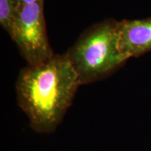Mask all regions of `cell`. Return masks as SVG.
Listing matches in <instances>:
<instances>
[{
    "mask_svg": "<svg viewBox=\"0 0 151 151\" xmlns=\"http://www.w3.org/2000/svg\"><path fill=\"white\" fill-rule=\"evenodd\" d=\"M78 76L65 55H54L19 73L16 84L18 106L31 129L49 134L55 131L71 106L78 86Z\"/></svg>",
    "mask_w": 151,
    "mask_h": 151,
    "instance_id": "cell-1",
    "label": "cell"
},
{
    "mask_svg": "<svg viewBox=\"0 0 151 151\" xmlns=\"http://www.w3.org/2000/svg\"><path fill=\"white\" fill-rule=\"evenodd\" d=\"M119 22L106 20L94 24L79 37L66 55L81 85L103 78L129 60L118 46Z\"/></svg>",
    "mask_w": 151,
    "mask_h": 151,
    "instance_id": "cell-2",
    "label": "cell"
},
{
    "mask_svg": "<svg viewBox=\"0 0 151 151\" xmlns=\"http://www.w3.org/2000/svg\"><path fill=\"white\" fill-rule=\"evenodd\" d=\"M43 3L20 4L9 34L28 65H39L55 55L47 37Z\"/></svg>",
    "mask_w": 151,
    "mask_h": 151,
    "instance_id": "cell-3",
    "label": "cell"
},
{
    "mask_svg": "<svg viewBox=\"0 0 151 151\" xmlns=\"http://www.w3.org/2000/svg\"><path fill=\"white\" fill-rule=\"evenodd\" d=\"M118 46L128 59L151 51V18L119 22Z\"/></svg>",
    "mask_w": 151,
    "mask_h": 151,
    "instance_id": "cell-4",
    "label": "cell"
},
{
    "mask_svg": "<svg viewBox=\"0 0 151 151\" xmlns=\"http://www.w3.org/2000/svg\"><path fill=\"white\" fill-rule=\"evenodd\" d=\"M19 4L17 0H0V23L9 34L16 18Z\"/></svg>",
    "mask_w": 151,
    "mask_h": 151,
    "instance_id": "cell-5",
    "label": "cell"
},
{
    "mask_svg": "<svg viewBox=\"0 0 151 151\" xmlns=\"http://www.w3.org/2000/svg\"><path fill=\"white\" fill-rule=\"evenodd\" d=\"M39 0H17L19 4H31L34 2H37Z\"/></svg>",
    "mask_w": 151,
    "mask_h": 151,
    "instance_id": "cell-6",
    "label": "cell"
}]
</instances>
